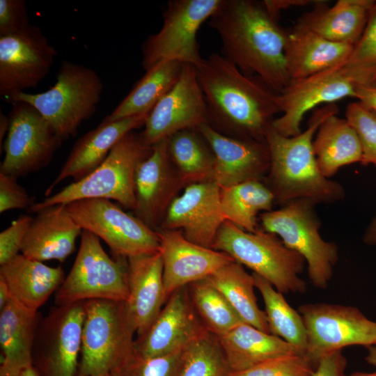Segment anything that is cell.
Wrapping results in <instances>:
<instances>
[{
    "label": "cell",
    "instance_id": "816d5d0a",
    "mask_svg": "<svg viewBox=\"0 0 376 376\" xmlns=\"http://www.w3.org/2000/svg\"><path fill=\"white\" fill-rule=\"evenodd\" d=\"M10 127L9 116L3 113H0V150H2L3 139L7 135Z\"/></svg>",
    "mask_w": 376,
    "mask_h": 376
},
{
    "label": "cell",
    "instance_id": "e575fe53",
    "mask_svg": "<svg viewBox=\"0 0 376 376\" xmlns=\"http://www.w3.org/2000/svg\"><path fill=\"white\" fill-rule=\"evenodd\" d=\"M170 159L184 182L212 180L215 158L197 128L180 131L168 139Z\"/></svg>",
    "mask_w": 376,
    "mask_h": 376
},
{
    "label": "cell",
    "instance_id": "f5cc1de1",
    "mask_svg": "<svg viewBox=\"0 0 376 376\" xmlns=\"http://www.w3.org/2000/svg\"><path fill=\"white\" fill-rule=\"evenodd\" d=\"M368 350L365 359L368 363L376 366V345L368 347Z\"/></svg>",
    "mask_w": 376,
    "mask_h": 376
},
{
    "label": "cell",
    "instance_id": "ee69618b",
    "mask_svg": "<svg viewBox=\"0 0 376 376\" xmlns=\"http://www.w3.org/2000/svg\"><path fill=\"white\" fill-rule=\"evenodd\" d=\"M29 24L24 0H0V36L17 33Z\"/></svg>",
    "mask_w": 376,
    "mask_h": 376
},
{
    "label": "cell",
    "instance_id": "db71d44e",
    "mask_svg": "<svg viewBox=\"0 0 376 376\" xmlns=\"http://www.w3.org/2000/svg\"><path fill=\"white\" fill-rule=\"evenodd\" d=\"M18 376H41V375L33 366H31L23 370Z\"/></svg>",
    "mask_w": 376,
    "mask_h": 376
},
{
    "label": "cell",
    "instance_id": "7bdbcfd3",
    "mask_svg": "<svg viewBox=\"0 0 376 376\" xmlns=\"http://www.w3.org/2000/svg\"><path fill=\"white\" fill-rule=\"evenodd\" d=\"M33 217L22 214L0 233V265L15 258L22 246Z\"/></svg>",
    "mask_w": 376,
    "mask_h": 376
},
{
    "label": "cell",
    "instance_id": "6da1fadb",
    "mask_svg": "<svg viewBox=\"0 0 376 376\" xmlns=\"http://www.w3.org/2000/svg\"><path fill=\"white\" fill-rule=\"evenodd\" d=\"M195 68L207 104V124L229 136L266 142L274 116L281 113L279 93L221 54L212 53Z\"/></svg>",
    "mask_w": 376,
    "mask_h": 376
},
{
    "label": "cell",
    "instance_id": "1f68e13d",
    "mask_svg": "<svg viewBox=\"0 0 376 376\" xmlns=\"http://www.w3.org/2000/svg\"><path fill=\"white\" fill-rule=\"evenodd\" d=\"M183 65L184 63L178 60H164L150 68L102 123L148 114L178 82Z\"/></svg>",
    "mask_w": 376,
    "mask_h": 376
},
{
    "label": "cell",
    "instance_id": "83f0119b",
    "mask_svg": "<svg viewBox=\"0 0 376 376\" xmlns=\"http://www.w3.org/2000/svg\"><path fill=\"white\" fill-rule=\"evenodd\" d=\"M354 45L330 41L294 26L288 32L285 58L290 79L309 77L346 61Z\"/></svg>",
    "mask_w": 376,
    "mask_h": 376
},
{
    "label": "cell",
    "instance_id": "d6a6232c",
    "mask_svg": "<svg viewBox=\"0 0 376 376\" xmlns=\"http://www.w3.org/2000/svg\"><path fill=\"white\" fill-rule=\"evenodd\" d=\"M207 278L244 323L271 334L265 311L257 303L253 276L246 272L243 265L234 260Z\"/></svg>",
    "mask_w": 376,
    "mask_h": 376
},
{
    "label": "cell",
    "instance_id": "7dc6e473",
    "mask_svg": "<svg viewBox=\"0 0 376 376\" xmlns=\"http://www.w3.org/2000/svg\"><path fill=\"white\" fill-rule=\"evenodd\" d=\"M315 1L311 0H264L262 1L268 13L276 20L282 10L306 6Z\"/></svg>",
    "mask_w": 376,
    "mask_h": 376
},
{
    "label": "cell",
    "instance_id": "e0dca14e",
    "mask_svg": "<svg viewBox=\"0 0 376 376\" xmlns=\"http://www.w3.org/2000/svg\"><path fill=\"white\" fill-rule=\"evenodd\" d=\"M203 123H207V109L196 68L184 63L178 82L148 113L139 139L145 147L151 148Z\"/></svg>",
    "mask_w": 376,
    "mask_h": 376
},
{
    "label": "cell",
    "instance_id": "30bf717a",
    "mask_svg": "<svg viewBox=\"0 0 376 376\" xmlns=\"http://www.w3.org/2000/svg\"><path fill=\"white\" fill-rule=\"evenodd\" d=\"M222 0H171L163 13L160 30L142 46V66L147 71L164 60H178L194 66L203 59L197 32Z\"/></svg>",
    "mask_w": 376,
    "mask_h": 376
},
{
    "label": "cell",
    "instance_id": "cb8c5ba5",
    "mask_svg": "<svg viewBox=\"0 0 376 376\" xmlns=\"http://www.w3.org/2000/svg\"><path fill=\"white\" fill-rule=\"evenodd\" d=\"M148 114L102 123L79 138L71 150L60 172L45 191L49 196L63 180L72 178L77 182L96 169L113 146L126 134L143 126Z\"/></svg>",
    "mask_w": 376,
    "mask_h": 376
},
{
    "label": "cell",
    "instance_id": "c3c4849f",
    "mask_svg": "<svg viewBox=\"0 0 376 376\" xmlns=\"http://www.w3.org/2000/svg\"><path fill=\"white\" fill-rule=\"evenodd\" d=\"M355 98L366 107L376 112V85L371 86H358Z\"/></svg>",
    "mask_w": 376,
    "mask_h": 376
},
{
    "label": "cell",
    "instance_id": "f907efd6",
    "mask_svg": "<svg viewBox=\"0 0 376 376\" xmlns=\"http://www.w3.org/2000/svg\"><path fill=\"white\" fill-rule=\"evenodd\" d=\"M10 300V294L5 280L0 276V310Z\"/></svg>",
    "mask_w": 376,
    "mask_h": 376
},
{
    "label": "cell",
    "instance_id": "9c48e42d",
    "mask_svg": "<svg viewBox=\"0 0 376 376\" xmlns=\"http://www.w3.org/2000/svg\"><path fill=\"white\" fill-rule=\"evenodd\" d=\"M128 295L127 259L110 258L100 239L83 230L73 265L55 292V305L97 299L125 301Z\"/></svg>",
    "mask_w": 376,
    "mask_h": 376
},
{
    "label": "cell",
    "instance_id": "8d00e7d4",
    "mask_svg": "<svg viewBox=\"0 0 376 376\" xmlns=\"http://www.w3.org/2000/svg\"><path fill=\"white\" fill-rule=\"evenodd\" d=\"M187 288L193 306L207 331L219 337L244 322L207 278L191 283Z\"/></svg>",
    "mask_w": 376,
    "mask_h": 376
},
{
    "label": "cell",
    "instance_id": "603a6c76",
    "mask_svg": "<svg viewBox=\"0 0 376 376\" xmlns=\"http://www.w3.org/2000/svg\"><path fill=\"white\" fill-rule=\"evenodd\" d=\"M127 274L129 295L125 303L139 337L150 328L166 301L159 251L127 258Z\"/></svg>",
    "mask_w": 376,
    "mask_h": 376
},
{
    "label": "cell",
    "instance_id": "b9f144b4",
    "mask_svg": "<svg viewBox=\"0 0 376 376\" xmlns=\"http://www.w3.org/2000/svg\"><path fill=\"white\" fill-rule=\"evenodd\" d=\"M181 352L149 358L134 354L116 375L177 376Z\"/></svg>",
    "mask_w": 376,
    "mask_h": 376
},
{
    "label": "cell",
    "instance_id": "3957f363",
    "mask_svg": "<svg viewBox=\"0 0 376 376\" xmlns=\"http://www.w3.org/2000/svg\"><path fill=\"white\" fill-rule=\"evenodd\" d=\"M338 111L334 103L315 109L307 128L295 136H284L272 127L265 141L269 153V183L274 201L280 204L297 198L331 203L345 198L343 187L320 172L313 148V136L320 124Z\"/></svg>",
    "mask_w": 376,
    "mask_h": 376
},
{
    "label": "cell",
    "instance_id": "7a4b0ae2",
    "mask_svg": "<svg viewBox=\"0 0 376 376\" xmlns=\"http://www.w3.org/2000/svg\"><path fill=\"white\" fill-rule=\"evenodd\" d=\"M208 24L221 39V54L242 72L260 77L277 93L287 86L288 32L262 1L222 0Z\"/></svg>",
    "mask_w": 376,
    "mask_h": 376
},
{
    "label": "cell",
    "instance_id": "44dd1931",
    "mask_svg": "<svg viewBox=\"0 0 376 376\" xmlns=\"http://www.w3.org/2000/svg\"><path fill=\"white\" fill-rule=\"evenodd\" d=\"M168 151V139L152 147L135 174L136 217L156 230L166 210L185 183Z\"/></svg>",
    "mask_w": 376,
    "mask_h": 376
},
{
    "label": "cell",
    "instance_id": "74e56055",
    "mask_svg": "<svg viewBox=\"0 0 376 376\" xmlns=\"http://www.w3.org/2000/svg\"><path fill=\"white\" fill-rule=\"evenodd\" d=\"M230 373L218 336L207 331L182 350L177 376H229Z\"/></svg>",
    "mask_w": 376,
    "mask_h": 376
},
{
    "label": "cell",
    "instance_id": "836d02e7",
    "mask_svg": "<svg viewBox=\"0 0 376 376\" xmlns=\"http://www.w3.org/2000/svg\"><path fill=\"white\" fill-rule=\"evenodd\" d=\"M220 198L225 220L249 233L258 229V214L272 210L275 202L271 190L260 180L221 187Z\"/></svg>",
    "mask_w": 376,
    "mask_h": 376
},
{
    "label": "cell",
    "instance_id": "f546056e",
    "mask_svg": "<svg viewBox=\"0 0 376 376\" xmlns=\"http://www.w3.org/2000/svg\"><path fill=\"white\" fill-rule=\"evenodd\" d=\"M218 338L230 373L245 370L276 357L303 354L281 338L244 322Z\"/></svg>",
    "mask_w": 376,
    "mask_h": 376
},
{
    "label": "cell",
    "instance_id": "5b68a950",
    "mask_svg": "<svg viewBox=\"0 0 376 376\" xmlns=\"http://www.w3.org/2000/svg\"><path fill=\"white\" fill-rule=\"evenodd\" d=\"M212 249L226 253L235 262L250 268L283 294L306 291V283L299 276L305 267V259L288 248L274 233L260 229L249 233L225 221Z\"/></svg>",
    "mask_w": 376,
    "mask_h": 376
},
{
    "label": "cell",
    "instance_id": "4dcf8cb0",
    "mask_svg": "<svg viewBox=\"0 0 376 376\" xmlns=\"http://www.w3.org/2000/svg\"><path fill=\"white\" fill-rule=\"evenodd\" d=\"M315 159L327 178L348 164L361 162V146L356 132L346 119L331 115L319 126L313 141Z\"/></svg>",
    "mask_w": 376,
    "mask_h": 376
},
{
    "label": "cell",
    "instance_id": "5bb4252c",
    "mask_svg": "<svg viewBox=\"0 0 376 376\" xmlns=\"http://www.w3.org/2000/svg\"><path fill=\"white\" fill-rule=\"evenodd\" d=\"M9 118L0 172L17 179L47 166L63 140L42 116L26 102L14 103Z\"/></svg>",
    "mask_w": 376,
    "mask_h": 376
},
{
    "label": "cell",
    "instance_id": "f1b7e54d",
    "mask_svg": "<svg viewBox=\"0 0 376 376\" xmlns=\"http://www.w3.org/2000/svg\"><path fill=\"white\" fill-rule=\"evenodd\" d=\"M0 276L8 287L10 299L34 311L57 291L65 277L61 267H49L22 254L1 265Z\"/></svg>",
    "mask_w": 376,
    "mask_h": 376
},
{
    "label": "cell",
    "instance_id": "52a82bcc",
    "mask_svg": "<svg viewBox=\"0 0 376 376\" xmlns=\"http://www.w3.org/2000/svg\"><path fill=\"white\" fill-rule=\"evenodd\" d=\"M133 131L123 137L104 161L93 172L73 182L28 208L36 213L43 208L87 198L115 200L133 210L136 208L135 174L139 164L151 152Z\"/></svg>",
    "mask_w": 376,
    "mask_h": 376
},
{
    "label": "cell",
    "instance_id": "7c38bea8",
    "mask_svg": "<svg viewBox=\"0 0 376 376\" xmlns=\"http://www.w3.org/2000/svg\"><path fill=\"white\" fill-rule=\"evenodd\" d=\"M307 335L304 353L315 367L324 355L352 345H376V322L358 308L327 303L299 306Z\"/></svg>",
    "mask_w": 376,
    "mask_h": 376
},
{
    "label": "cell",
    "instance_id": "ab89813d",
    "mask_svg": "<svg viewBox=\"0 0 376 376\" xmlns=\"http://www.w3.org/2000/svg\"><path fill=\"white\" fill-rule=\"evenodd\" d=\"M345 119L359 138L362 150L361 163L376 166V112L358 101L347 107Z\"/></svg>",
    "mask_w": 376,
    "mask_h": 376
},
{
    "label": "cell",
    "instance_id": "11a10c76",
    "mask_svg": "<svg viewBox=\"0 0 376 376\" xmlns=\"http://www.w3.org/2000/svg\"><path fill=\"white\" fill-rule=\"evenodd\" d=\"M345 376H376V371L374 372H354L350 375H345Z\"/></svg>",
    "mask_w": 376,
    "mask_h": 376
},
{
    "label": "cell",
    "instance_id": "ba28073f",
    "mask_svg": "<svg viewBox=\"0 0 376 376\" xmlns=\"http://www.w3.org/2000/svg\"><path fill=\"white\" fill-rule=\"evenodd\" d=\"M316 204L309 198L294 199L277 210L262 213L260 222L265 231L276 235L288 248L303 256L310 281L324 290L332 278L338 248L320 236Z\"/></svg>",
    "mask_w": 376,
    "mask_h": 376
},
{
    "label": "cell",
    "instance_id": "2e32d148",
    "mask_svg": "<svg viewBox=\"0 0 376 376\" xmlns=\"http://www.w3.org/2000/svg\"><path fill=\"white\" fill-rule=\"evenodd\" d=\"M358 85L347 74L343 63L307 77L290 79L279 93L283 114L271 127L284 136L301 132L304 116L321 104H332L347 97H355Z\"/></svg>",
    "mask_w": 376,
    "mask_h": 376
},
{
    "label": "cell",
    "instance_id": "4fadbf2b",
    "mask_svg": "<svg viewBox=\"0 0 376 376\" xmlns=\"http://www.w3.org/2000/svg\"><path fill=\"white\" fill-rule=\"evenodd\" d=\"M84 318V301L55 305L42 318L33 351L41 376L77 375Z\"/></svg>",
    "mask_w": 376,
    "mask_h": 376
},
{
    "label": "cell",
    "instance_id": "ffe728a7",
    "mask_svg": "<svg viewBox=\"0 0 376 376\" xmlns=\"http://www.w3.org/2000/svg\"><path fill=\"white\" fill-rule=\"evenodd\" d=\"M166 300L178 289L208 277L234 261L226 253L186 239L178 230L158 229Z\"/></svg>",
    "mask_w": 376,
    "mask_h": 376
},
{
    "label": "cell",
    "instance_id": "9a60e30c",
    "mask_svg": "<svg viewBox=\"0 0 376 376\" xmlns=\"http://www.w3.org/2000/svg\"><path fill=\"white\" fill-rule=\"evenodd\" d=\"M56 51L37 26L0 36V95L7 100L36 86L49 73Z\"/></svg>",
    "mask_w": 376,
    "mask_h": 376
},
{
    "label": "cell",
    "instance_id": "9f6ffc18",
    "mask_svg": "<svg viewBox=\"0 0 376 376\" xmlns=\"http://www.w3.org/2000/svg\"><path fill=\"white\" fill-rule=\"evenodd\" d=\"M112 376H116V375H112Z\"/></svg>",
    "mask_w": 376,
    "mask_h": 376
},
{
    "label": "cell",
    "instance_id": "681fc988",
    "mask_svg": "<svg viewBox=\"0 0 376 376\" xmlns=\"http://www.w3.org/2000/svg\"><path fill=\"white\" fill-rule=\"evenodd\" d=\"M363 242L368 245H376V216L364 233Z\"/></svg>",
    "mask_w": 376,
    "mask_h": 376
},
{
    "label": "cell",
    "instance_id": "f6af8a7d",
    "mask_svg": "<svg viewBox=\"0 0 376 376\" xmlns=\"http://www.w3.org/2000/svg\"><path fill=\"white\" fill-rule=\"evenodd\" d=\"M33 203L17 178L0 172V212L29 207Z\"/></svg>",
    "mask_w": 376,
    "mask_h": 376
},
{
    "label": "cell",
    "instance_id": "8992f818",
    "mask_svg": "<svg viewBox=\"0 0 376 376\" xmlns=\"http://www.w3.org/2000/svg\"><path fill=\"white\" fill-rule=\"evenodd\" d=\"M103 88L101 78L93 69L66 61L49 89L40 93H19L8 101L33 106L63 141L76 135L81 123L93 115Z\"/></svg>",
    "mask_w": 376,
    "mask_h": 376
},
{
    "label": "cell",
    "instance_id": "484cf974",
    "mask_svg": "<svg viewBox=\"0 0 376 376\" xmlns=\"http://www.w3.org/2000/svg\"><path fill=\"white\" fill-rule=\"evenodd\" d=\"M373 0H338L333 6L318 0L312 10L303 14L296 26L335 42L354 45L368 22Z\"/></svg>",
    "mask_w": 376,
    "mask_h": 376
},
{
    "label": "cell",
    "instance_id": "8fae6325",
    "mask_svg": "<svg viewBox=\"0 0 376 376\" xmlns=\"http://www.w3.org/2000/svg\"><path fill=\"white\" fill-rule=\"evenodd\" d=\"M66 205L79 226L104 240L116 257L127 259L159 251L157 232L110 200L87 198Z\"/></svg>",
    "mask_w": 376,
    "mask_h": 376
},
{
    "label": "cell",
    "instance_id": "4316f807",
    "mask_svg": "<svg viewBox=\"0 0 376 376\" xmlns=\"http://www.w3.org/2000/svg\"><path fill=\"white\" fill-rule=\"evenodd\" d=\"M42 318L11 299L0 312V376H18L33 366V351Z\"/></svg>",
    "mask_w": 376,
    "mask_h": 376
},
{
    "label": "cell",
    "instance_id": "60d3db41",
    "mask_svg": "<svg viewBox=\"0 0 376 376\" xmlns=\"http://www.w3.org/2000/svg\"><path fill=\"white\" fill-rule=\"evenodd\" d=\"M313 365L304 354L276 357L229 376H312Z\"/></svg>",
    "mask_w": 376,
    "mask_h": 376
},
{
    "label": "cell",
    "instance_id": "d4e9b609",
    "mask_svg": "<svg viewBox=\"0 0 376 376\" xmlns=\"http://www.w3.org/2000/svg\"><path fill=\"white\" fill-rule=\"evenodd\" d=\"M36 214L24 238L21 254L40 262H64L74 252L76 240L83 229L65 204L49 206Z\"/></svg>",
    "mask_w": 376,
    "mask_h": 376
},
{
    "label": "cell",
    "instance_id": "bcb514c9",
    "mask_svg": "<svg viewBox=\"0 0 376 376\" xmlns=\"http://www.w3.org/2000/svg\"><path fill=\"white\" fill-rule=\"evenodd\" d=\"M347 359L342 350L322 357L314 368L312 376H345Z\"/></svg>",
    "mask_w": 376,
    "mask_h": 376
},
{
    "label": "cell",
    "instance_id": "d6986e66",
    "mask_svg": "<svg viewBox=\"0 0 376 376\" xmlns=\"http://www.w3.org/2000/svg\"><path fill=\"white\" fill-rule=\"evenodd\" d=\"M206 331L185 286L171 295L150 328L136 338L134 354L144 358L169 354Z\"/></svg>",
    "mask_w": 376,
    "mask_h": 376
},
{
    "label": "cell",
    "instance_id": "d590c367",
    "mask_svg": "<svg viewBox=\"0 0 376 376\" xmlns=\"http://www.w3.org/2000/svg\"><path fill=\"white\" fill-rule=\"evenodd\" d=\"M252 275L263 299L270 333L297 347L304 355L307 335L302 316L269 281L256 273Z\"/></svg>",
    "mask_w": 376,
    "mask_h": 376
},
{
    "label": "cell",
    "instance_id": "f35d334b",
    "mask_svg": "<svg viewBox=\"0 0 376 376\" xmlns=\"http://www.w3.org/2000/svg\"><path fill=\"white\" fill-rule=\"evenodd\" d=\"M343 66L358 86L376 85V1L366 26Z\"/></svg>",
    "mask_w": 376,
    "mask_h": 376
},
{
    "label": "cell",
    "instance_id": "ac0fdd59",
    "mask_svg": "<svg viewBox=\"0 0 376 376\" xmlns=\"http://www.w3.org/2000/svg\"><path fill=\"white\" fill-rule=\"evenodd\" d=\"M220 190L213 180L189 184L168 206L159 229H181L190 242L212 249L217 233L226 221Z\"/></svg>",
    "mask_w": 376,
    "mask_h": 376
},
{
    "label": "cell",
    "instance_id": "7402d4cb",
    "mask_svg": "<svg viewBox=\"0 0 376 376\" xmlns=\"http://www.w3.org/2000/svg\"><path fill=\"white\" fill-rule=\"evenodd\" d=\"M196 128L214 153L212 180L220 187L259 180L269 170L270 160L266 142L229 136L207 123Z\"/></svg>",
    "mask_w": 376,
    "mask_h": 376
},
{
    "label": "cell",
    "instance_id": "277c9868",
    "mask_svg": "<svg viewBox=\"0 0 376 376\" xmlns=\"http://www.w3.org/2000/svg\"><path fill=\"white\" fill-rule=\"evenodd\" d=\"M85 318L77 376H112L134 356L136 334L125 301H84Z\"/></svg>",
    "mask_w": 376,
    "mask_h": 376
}]
</instances>
